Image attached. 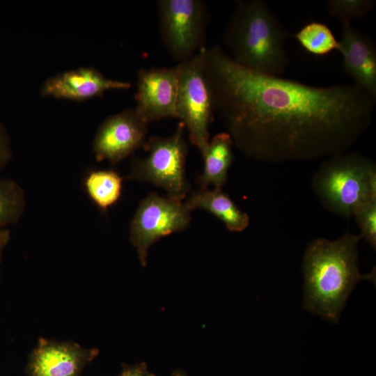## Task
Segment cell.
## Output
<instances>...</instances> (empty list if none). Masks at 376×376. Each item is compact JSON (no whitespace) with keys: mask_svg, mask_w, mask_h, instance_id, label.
Listing matches in <instances>:
<instances>
[{"mask_svg":"<svg viewBox=\"0 0 376 376\" xmlns=\"http://www.w3.org/2000/svg\"><path fill=\"white\" fill-rule=\"evenodd\" d=\"M202 53L214 112L248 157L328 158L347 152L372 123L376 99L355 85L320 87L258 72L219 45Z\"/></svg>","mask_w":376,"mask_h":376,"instance_id":"cell-1","label":"cell"},{"mask_svg":"<svg viewBox=\"0 0 376 376\" xmlns=\"http://www.w3.org/2000/svg\"><path fill=\"white\" fill-rule=\"evenodd\" d=\"M361 237L349 232L335 240L318 238L308 245L303 261V308L334 323L339 322L347 299L363 275L357 264Z\"/></svg>","mask_w":376,"mask_h":376,"instance_id":"cell-2","label":"cell"},{"mask_svg":"<svg viewBox=\"0 0 376 376\" xmlns=\"http://www.w3.org/2000/svg\"><path fill=\"white\" fill-rule=\"evenodd\" d=\"M291 34L263 0L238 1L224 33L226 52L237 64L282 77L290 63L285 43Z\"/></svg>","mask_w":376,"mask_h":376,"instance_id":"cell-3","label":"cell"},{"mask_svg":"<svg viewBox=\"0 0 376 376\" xmlns=\"http://www.w3.org/2000/svg\"><path fill=\"white\" fill-rule=\"evenodd\" d=\"M311 187L322 206L349 219L360 205L376 200V166L358 152L328 157L311 180Z\"/></svg>","mask_w":376,"mask_h":376,"instance_id":"cell-4","label":"cell"},{"mask_svg":"<svg viewBox=\"0 0 376 376\" xmlns=\"http://www.w3.org/2000/svg\"><path fill=\"white\" fill-rule=\"evenodd\" d=\"M185 129L180 121L171 136H152L146 140L143 148L148 155L132 159L126 179L150 183L164 189L168 197L182 201L190 189L185 171L189 150Z\"/></svg>","mask_w":376,"mask_h":376,"instance_id":"cell-5","label":"cell"},{"mask_svg":"<svg viewBox=\"0 0 376 376\" xmlns=\"http://www.w3.org/2000/svg\"><path fill=\"white\" fill-rule=\"evenodd\" d=\"M158 26L162 43L179 63L206 47L210 14L202 0L157 1Z\"/></svg>","mask_w":376,"mask_h":376,"instance_id":"cell-6","label":"cell"},{"mask_svg":"<svg viewBox=\"0 0 376 376\" xmlns=\"http://www.w3.org/2000/svg\"><path fill=\"white\" fill-rule=\"evenodd\" d=\"M203 49L177 64L175 104L177 118L185 124L190 141L201 154L210 141V127L215 114L212 93L204 69Z\"/></svg>","mask_w":376,"mask_h":376,"instance_id":"cell-7","label":"cell"},{"mask_svg":"<svg viewBox=\"0 0 376 376\" xmlns=\"http://www.w3.org/2000/svg\"><path fill=\"white\" fill-rule=\"evenodd\" d=\"M191 221L185 204L168 196L149 194L140 202L130 226V239L142 266L148 250L162 237L185 230Z\"/></svg>","mask_w":376,"mask_h":376,"instance_id":"cell-8","label":"cell"},{"mask_svg":"<svg viewBox=\"0 0 376 376\" xmlns=\"http://www.w3.org/2000/svg\"><path fill=\"white\" fill-rule=\"evenodd\" d=\"M148 125L134 108L108 117L100 125L93 140L96 160L116 164L143 148L147 140Z\"/></svg>","mask_w":376,"mask_h":376,"instance_id":"cell-9","label":"cell"},{"mask_svg":"<svg viewBox=\"0 0 376 376\" xmlns=\"http://www.w3.org/2000/svg\"><path fill=\"white\" fill-rule=\"evenodd\" d=\"M98 355L97 348L42 337L29 355L25 373L27 376H81Z\"/></svg>","mask_w":376,"mask_h":376,"instance_id":"cell-10","label":"cell"},{"mask_svg":"<svg viewBox=\"0 0 376 376\" xmlns=\"http://www.w3.org/2000/svg\"><path fill=\"white\" fill-rule=\"evenodd\" d=\"M178 84L177 65L140 69L134 96L136 113L148 124L167 118H177Z\"/></svg>","mask_w":376,"mask_h":376,"instance_id":"cell-11","label":"cell"},{"mask_svg":"<svg viewBox=\"0 0 376 376\" xmlns=\"http://www.w3.org/2000/svg\"><path fill=\"white\" fill-rule=\"evenodd\" d=\"M338 51L343 70L354 85L376 99V46L372 38L352 24H343Z\"/></svg>","mask_w":376,"mask_h":376,"instance_id":"cell-12","label":"cell"},{"mask_svg":"<svg viewBox=\"0 0 376 376\" xmlns=\"http://www.w3.org/2000/svg\"><path fill=\"white\" fill-rule=\"evenodd\" d=\"M129 82L106 77L93 67L79 68L49 78L41 87L45 97L83 101L100 96L109 90H125Z\"/></svg>","mask_w":376,"mask_h":376,"instance_id":"cell-13","label":"cell"},{"mask_svg":"<svg viewBox=\"0 0 376 376\" xmlns=\"http://www.w3.org/2000/svg\"><path fill=\"white\" fill-rule=\"evenodd\" d=\"M184 204L189 212L201 209L212 213L230 231H242L249 223V215L242 211L221 189L194 191Z\"/></svg>","mask_w":376,"mask_h":376,"instance_id":"cell-14","label":"cell"},{"mask_svg":"<svg viewBox=\"0 0 376 376\" xmlns=\"http://www.w3.org/2000/svg\"><path fill=\"white\" fill-rule=\"evenodd\" d=\"M234 143L228 132L214 135L201 154L204 159L203 173L196 182L201 189H207L210 185L222 189L227 181L228 171L234 160Z\"/></svg>","mask_w":376,"mask_h":376,"instance_id":"cell-15","label":"cell"},{"mask_svg":"<svg viewBox=\"0 0 376 376\" xmlns=\"http://www.w3.org/2000/svg\"><path fill=\"white\" fill-rule=\"evenodd\" d=\"M86 191L93 202L106 211L120 198L123 178L113 170L91 171L84 180Z\"/></svg>","mask_w":376,"mask_h":376,"instance_id":"cell-16","label":"cell"},{"mask_svg":"<svg viewBox=\"0 0 376 376\" xmlns=\"http://www.w3.org/2000/svg\"><path fill=\"white\" fill-rule=\"evenodd\" d=\"M24 191L15 180L0 178V230L16 224L26 207Z\"/></svg>","mask_w":376,"mask_h":376,"instance_id":"cell-17","label":"cell"},{"mask_svg":"<svg viewBox=\"0 0 376 376\" xmlns=\"http://www.w3.org/2000/svg\"><path fill=\"white\" fill-rule=\"evenodd\" d=\"M294 37L306 52L313 55L324 56L338 49V41L332 31L321 22L305 24Z\"/></svg>","mask_w":376,"mask_h":376,"instance_id":"cell-18","label":"cell"},{"mask_svg":"<svg viewBox=\"0 0 376 376\" xmlns=\"http://www.w3.org/2000/svg\"><path fill=\"white\" fill-rule=\"evenodd\" d=\"M373 0H327L325 1L328 14L343 24H351L368 15L374 8Z\"/></svg>","mask_w":376,"mask_h":376,"instance_id":"cell-19","label":"cell"},{"mask_svg":"<svg viewBox=\"0 0 376 376\" xmlns=\"http://www.w3.org/2000/svg\"><path fill=\"white\" fill-rule=\"evenodd\" d=\"M353 217L360 228L361 238H363L373 249L376 248V200L359 205Z\"/></svg>","mask_w":376,"mask_h":376,"instance_id":"cell-20","label":"cell"},{"mask_svg":"<svg viewBox=\"0 0 376 376\" xmlns=\"http://www.w3.org/2000/svg\"><path fill=\"white\" fill-rule=\"evenodd\" d=\"M12 156L10 136L6 127L0 121V171L8 164Z\"/></svg>","mask_w":376,"mask_h":376,"instance_id":"cell-21","label":"cell"},{"mask_svg":"<svg viewBox=\"0 0 376 376\" xmlns=\"http://www.w3.org/2000/svg\"><path fill=\"white\" fill-rule=\"evenodd\" d=\"M117 376H155V375L148 370L144 362H141L134 365L123 363Z\"/></svg>","mask_w":376,"mask_h":376,"instance_id":"cell-22","label":"cell"},{"mask_svg":"<svg viewBox=\"0 0 376 376\" xmlns=\"http://www.w3.org/2000/svg\"><path fill=\"white\" fill-rule=\"evenodd\" d=\"M10 240V230L9 228L0 230V266L4 249L8 244Z\"/></svg>","mask_w":376,"mask_h":376,"instance_id":"cell-23","label":"cell"},{"mask_svg":"<svg viewBox=\"0 0 376 376\" xmlns=\"http://www.w3.org/2000/svg\"><path fill=\"white\" fill-rule=\"evenodd\" d=\"M170 376H187L184 373L177 370L173 372Z\"/></svg>","mask_w":376,"mask_h":376,"instance_id":"cell-24","label":"cell"}]
</instances>
